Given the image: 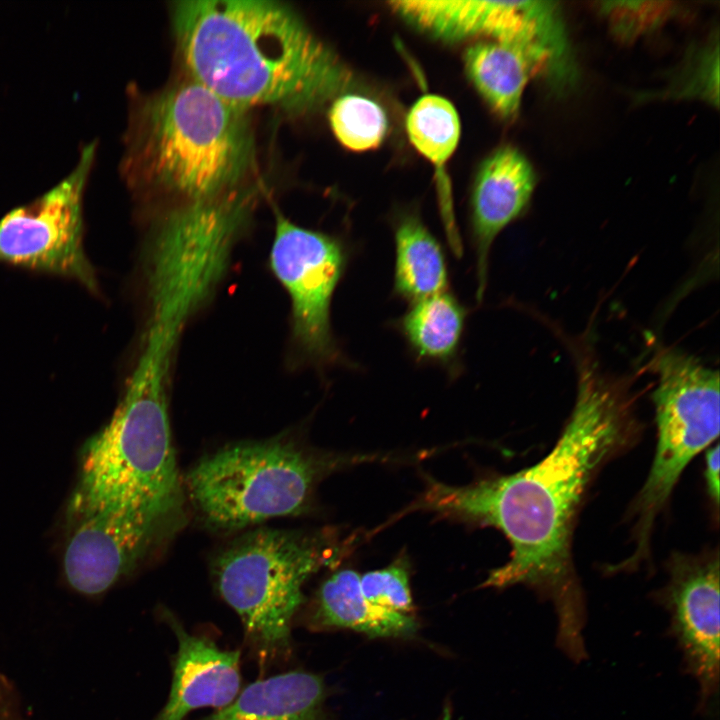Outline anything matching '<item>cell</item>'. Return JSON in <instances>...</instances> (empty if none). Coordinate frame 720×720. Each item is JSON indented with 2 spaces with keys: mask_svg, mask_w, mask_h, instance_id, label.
I'll list each match as a JSON object with an SVG mask.
<instances>
[{
  "mask_svg": "<svg viewBox=\"0 0 720 720\" xmlns=\"http://www.w3.org/2000/svg\"><path fill=\"white\" fill-rule=\"evenodd\" d=\"M328 117L334 136L350 151L374 150L387 135L386 112L379 103L360 94L337 96Z\"/></svg>",
  "mask_w": 720,
  "mask_h": 720,
  "instance_id": "ffe728a7",
  "label": "cell"
},
{
  "mask_svg": "<svg viewBox=\"0 0 720 720\" xmlns=\"http://www.w3.org/2000/svg\"><path fill=\"white\" fill-rule=\"evenodd\" d=\"M405 123L412 146L442 177L461 134L460 118L454 105L440 95L425 94L410 107Z\"/></svg>",
  "mask_w": 720,
  "mask_h": 720,
  "instance_id": "d6986e66",
  "label": "cell"
},
{
  "mask_svg": "<svg viewBox=\"0 0 720 720\" xmlns=\"http://www.w3.org/2000/svg\"><path fill=\"white\" fill-rule=\"evenodd\" d=\"M634 400L626 384L584 358L575 404L551 451L536 464L464 486L428 479L404 513L425 511L500 530L508 561L481 587L525 585L555 608L557 646L586 658L585 605L571 558V539L585 493L600 467L634 439Z\"/></svg>",
  "mask_w": 720,
  "mask_h": 720,
  "instance_id": "6da1fadb",
  "label": "cell"
},
{
  "mask_svg": "<svg viewBox=\"0 0 720 720\" xmlns=\"http://www.w3.org/2000/svg\"><path fill=\"white\" fill-rule=\"evenodd\" d=\"M467 312L448 291L411 304L400 330L418 360L448 364L456 358Z\"/></svg>",
  "mask_w": 720,
  "mask_h": 720,
  "instance_id": "ac0fdd59",
  "label": "cell"
},
{
  "mask_svg": "<svg viewBox=\"0 0 720 720\" xmlns=\"http://www.w3.org/2000/svg\"><path fill=\"white\" fill-rule=\"evenodd\" d=\"M377 458L323 453L288 439L244 442L202 458L186 485L209 525L236 530L303 512L324 477Z\"/></svg>",
  "mask_w": 720,
  "mask_h": 720,
  "instance_id": "8992f818",
  "label": "cell"
},
{
  "mask_svg": "<svg viewBox=\"0 0 720 720\" xmlns=\"http://www.w3.org/2000/svg\"><path fill=\"white\" fill-rule=\"evenodd\" d=\"M0 720H21L8 691L0 684Z\"/></svg>",
  "mask_w": 720,
  "mask_h": 720,
  "instance_id": "d4e9b609",
  "label": "cell"
},
{
  "mask_svg": "<svg viewBox=\"0 0 720 720\" xmlns=\"http://www.w3.org/2000/svg\"><path fill=\"white\" fill-rule=\"evenodd\" d=\"M165 618L178 649L168 701L153 720H184L196 709L229 705L240 693L239 652L190 634L168 612Z\"/></svg>",
  "mask_w": 720,
  "mask_h": 720,
  "instance_id": "4fadbf2b",
  "label": "cell"
},
{
  "mask_svg": "<svg viewBox=\"0 0 720 720\" xmlns=\"http://www.w3.org/2000/svg\"><path fill=\"white\" fill-rule=\"evenodd\" d=\"M657 443L654 459L633 504L634 553L621 570L636 568L649 553L650 535L681 474L719 436V373L695 358L664 348L653 361Z\"/></svg>",
  "mask_w": 720,
  "mask_h": 720,
  "instance_id": "52a82bcc",
  "label": "cell"
},
{
  "mask_svg": "<svg viewBox=\"0 0 720 720\" xmlns=\"http://www.w3.org/2000/svg\"><path fill=\"white\" fill-rule=\"evenodd\" d=\"M394 242L395 294L413 303L447 291L449 278L444 251L418 215L408 213L398 218Z\"/></svg>",
  "mask_w": 720,
  "mask_h": 720,
  "instance_id": "e0dca14e",
  "label": "cell"
},
{
  "mask_svg": "<svg viewBox=\"0 0 720 720\" xmlns=\"http://www.w3.org/2000/svg\"><path fill=\"white\" fill-rule=\"evenodd\" d=\"M452 719V711L450 705H445L442 714L439 720H451Z\"/></svg>",
  "mask_w": 720,
  "mask_h": 720,
  "instance_id": "484cf974",
  "label": "cell"
},
{
  "mask_svg": "<svg viewBox=\"0 0 720 720\" xmlns=\"http://www.w3.org/2000/svg\"><path fill=\"white\" fill-rule=\"evenodd\" d=\"M536 187V174L527 157L506 145L481 163L470 198V225L476 266V299L487 287L493 242L526 210Z\"/></svg>",
  "mask_w": 720,
  "mask_h": 720,
  "instance_id": "7c38bea8",
  "label": "cell"
},
{
  "mask_svg": "<svg viewBox=\"0 0 720 720\" xmlns=\"http://www.w3.org/2000/svg\"><path fill=\"white\" fill-rule=\"evenodd\" d=\"M314 630L346 628L374 637H407L418 628L415 616L387 610L368 601L351 569L333 573L320 586L308 615Z\"/></svg>",
  "mask_w": 720,
  "mask_h": 720,
  "instance_id": "5bb4252c",
  "label": "cell"
},
{
  "mask_svg": "<svg viewBox=\"0 0 720 720\" xmlns=\"http://www.w3.org/2000/svg\"><path fill=\"white\" fill-rule=\"evenodd\" d=\"M269 259L273 274L290 297L292 336L298 349L317 365L340 361L330 307L348 263L345 244L277 213Z\"/></svg>",
  "mask_w": 720,
  "mask_h": 720,
  "instance_id": "9c48e42d",
  "label": "cell"
},
{
  "mask_svg": "<svg viewBox=\"0 0 720 720\" xmlns=\"http://www.w3.org/2000/svg\"><path fill=\"white\" fill-rule=\"evenodd\" d=\"M169 368L139 355L111 419L83 448L74 515L111 510L178 519L182 489L168 416Z\"/></svg>",
  "mask_w": 720,
  "mask_h": 720,
  "instance_id": "277c9868",
  "label": "cell"
},
{
  "mask_svg": "<svg viewBox=\"0 0 720 720\" xmlns=\"http://www.w3.org/2000/svg\"><path fill=\"white\" fill-rule=\"evenodd\" d=\"M719 458V444L716 441L707 448L704 469L706 491L716 509L719 505Z\"/></svg>",
  "mask_w": 720,
  "mask_h": 720,
  "instance_id": "cb8c5ba5",
  "label": "cell"
},
{
  "mask_svg": "<svg viewBox=\"0 0 720 720\" xmlns=\"http://www.w3.org/2000/svg\"><path fill=\"white\" fill-rule=\"evenodd\" d=\"M80 518L65 549L64 571L76 591L97 595L132 570L177 520L144 513L92 510Z\"/></svg>",
  "mask_w": 720,
  "mask_h": 720,
  "instance_id": "8fae6325",
  "label": "cell"
},
{
  "mask_svg": "<svg viewBox=\"0 0 720 720\" xmlns=\"http://www.w3.org/2000/svg\"><path fill=\"white\" fill-rule=\"evenodd\" d=\"M254 164L248 110L190 77L132 113L122 170L134 189L178 204L212 199L246 186Z\"/></svg>",
  "mask_w": 720,
  "mask_h": 720,
  "instance_id": "3957f363",
  "label": "cell"
},
{
  "mask_svg": "<svg viewBox=\"0 0 720 720\" xmlns=\"http://www.w3.org/2000/svg\"><path fill=\"white\" fill-rule=\"evenodd\" d=\"M172 23L188 77L248 110L292 113L335 99L352 74L303 19L268 0H184Z\"/></svg>",
  "mask_w": 720,
  "mask_h": 720,
  "instance_id": "7a4b0ae2",
  "label": "cell"
},
{
  "mask_svg": "<svg viewBox=\"0 0 720 720\" xmlns=\"http://www.w3.org/2000/svg\"><path fill=\"white\" fill-rule=\"evenodd\" d=\"M693 56L685 70L663 95L699 97L718 106V43L713 45L711 42Z\"/></svg>",
  "mask_w": 720,
  "mask_h": 720,
  "instance_id": "603a6c76",
  "label": "cell"
},
{
  "mask_svg": "<svg viewBox=\"0 0 720 720\" xmlns=\"http://www.w3.org/2000/svg\"><path fill=\"white\" fill-rule=\"evenodd\" d=\"M325 698L318 675L294 670L251 683L202 720H326Z\"/></svg>",
  "mask_w": 720,
  "mask_h": 720,
  "instance_id": "9a60e30c",
  "label": "cell"
},
{
  "mask_svg": "<svg viewBox=\"0 0 720 720\" xmlns=\"http://www.w3.org/2000/svg\"><path fill=\"white\" fill-rule=\"evenodd\" d=\"M352 544L330 531L259 529L217 555L216 588L239 616L261 662L288 653L304 584L319 569L337 564Z\"/></svg>",
  "mask_w": 720,
  "mask_h": 720,
  "instance_id": "5b68a950",
  "label": "cell"
},
{
  "mask_svg": "<svg viewBox=\"0 0 720 720\" xmlns=\"http://www.w3.org/2000/svg\"><path fill=\"white\" fill-rule=\"evenodd\" d=\"M669 578L658 592L670 615V632L687 672L697 681L704 708L719 684V554L674 553Z\"/></svg>",
  "mask_w": 720,
  "mask_h": 720,
  "instance_id": "30bf717a",
  "label": "cell"
},
{
  "mask_svg": "<svg viewBox=\"0 0 720 720\" xmlns=\"http://www.w3.org/2000/svg\"><path fill=\"white\" fill-rule=\"evenodd\" d=\"M672 2L665 1H606L599 3V11L614 35L623 41H633L661 26L674 13Z\"/></svg>",
  "mask_w": 720,
  "mask_h": 720,
  "instance_id": "44dd1931",
  "label": "cell"
},
{
  "mask_svg": "<svg viewBox=\"0 0 720 720\" xmlns=\"http://www.w3.org/2000/svg\"><path fill=\"white\" fill-rule=\"evenodd\" d=\"M466 75L489 107L502 119L514 120L534 72L517 49L493 40L471 44L464 53Z\"/></svg>",
  "mask_w": 720,
  "mask_h": 720,
  "instance_id": "2e32d148",
  "label": "cell"
},
{
  "mask_svg": "<svg viewBox=\"0 0 720 720\" xmlns=\"http://www.w3.org/2000/svg\"><path fill=\"white\" fill-rule=\"evenodd\" d=\"M96 148L95 141L84 144L67 175L0 219V262L72 278L97 290L83 246V198Z\"/></svg>",
  "mask_w": 720,
  "mask_h": 720,
  "instance_id": "ba28073f",
  "label": "cell"
},
{
  "mask_svg": "<svg viewBox=\"0 0 720 720\" xmlns=\"http://www.w3.org/2000/svg\"><path fill=\"white\" fill-rule=\"evenodd\" d=\"M363 596L371 603L404 615L415 616L406 560L359 575Z\"/></svg>",
  "mask_w": 720,
  "mask_h": 720,
  "instance_id": "7402d4cb",
  "label": "cell"
}]
</instances>
